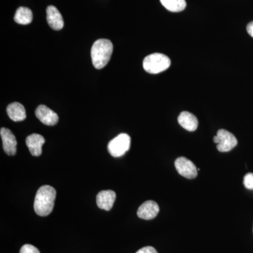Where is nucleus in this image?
I'll list each match as a JSON object with an SVG mask.
<instances>
[{
    "label": "nucleus",
    "mask_w": 253,
    "mask_h": 253,
    "mask_svg": "<svg viewBox=\"0 0 253 253\" xmlns=\"http://www.w3.org/2000/svg\"><path fill=\"white\" fill-rule=\"evenodd\" d=\"M130 144V136L126 133H123L110 141L108 144V150L113 157L119 158L129 151Z\"/></svg>",
    "instance_id": "20e7f679"
},
{
    "label": "nucleus",
    "mask_w": 253,
    "mask_h": 253,
    "mask_svg": "<svg viewBox=\"0 0 253 253\" xmlns=\"http://www.w3.org/2000/svg\"><path fill=\"white\" fill-rule=\"evenodd\" d=\"M113 46L109 40L99 39L92 45L91 57L93 66L96 69H101L109 63L112 55Z\"/></svg>",
    "instance_id": "f03ea898"
},
{
    "label": "nucleus",
    "mask_w": 253,
    "mask_h": 253,
    "mask_svg": "<svg viewBox=\"0 0 253 253\" xmlns=\"http://www.w3.org/2000/svg\"><path fill=\"white\" fill-rule=\"evenodd\" d=\"M171 61L166 55L161 53L148 55L143 61V67L147 73L158 74L169 68Z\"/></svg>",
    "instance_id": "7ed1b4c3"
},
{
    "label": "nucleus",
    "mask_w": 253,
    "mask_h": 253,
    "mask_svg": "<svg viewBox=\"0 0 253 253\" xmlns=\"http://www.w3.org/2000/svg\"><path fill=\"white\" fill-rule=\"evenodd\" d=\"M177 121L179 124L187 131L196 130L199 126V121L197 118L192 113L187 111L181 112L177 118Z\"/></svg>",
    "instance_id": "ddd939ff"
},
{
    "label": "nucleus",
    "mask_w": 253,
    "mask_h": 253,
    "mask_svg": "<svg viewBox=\"0 0 253 253\" xmlns=\"http://www.w3.org/2000/svg\"><path fill=\"white\" fill-rule=\"evenodd\" d=\"M20 253H41L39 250L31 244H26L20 250Z\"/></svg>",
    "instance_id": "a211bd4d"
},
{
    "label": "nucleus",
    "mask_w": 253,
    "mask_h": 253,
    "mask_svg": "<svg viewBox=\"0 0 253 253\" xmlns=\"http://www.w3.org/2000/svg\"><path fill=\"white\" fill-rule=\"evenodd\" d=\"M213 141L217 144V149L219 152H229L238 144L236 136L224 129L217 131V135L213 137Z\"/></svg>",
    "instance_id": "39448f33"
},
{
    "label": "nucleus",
    "mask_w": 253,
    "mask_h": 253,
    "mask_svg": "<svg viewBox=\"0 0 253 253\" xmlns=\"http://www.w3.org/2000/svg\"><path fill=\"white\" fill-rule=\"evenodd\" d=\"M14 21L18 24H30L33 21V12L28 8L21 6L16 10L14 16Z\"/></svg>",
    "instance_id": "2eb2a0df"
},
{
    "label": "nucleus",
    "mask_w": 253,
    "mask_h": 253,
    "mask_svg": "<svg viewBox=\"0 0 253 253\" xmlns=\"http://www.w3.org/2000/svg\"><path fill=\"white\" fill-rule=\"evenodd\" d=\"M136 253H158L157 251L151 246H146L142 248Z\"/></svg>",
    "instance_id": "6ab92c4d"
},
{
    "label": "nucleus",
    "mask_w": 253,
    "mask_h": 253,
    "mask_svg": "<svg viewBox=\"0 0 253 253\" xmlns=\"http://www.w3.org/2000/svg\"><path fill=\"white\" fill-rule=\"evenodd\" d=\"M160 208L157 203L154 201H147L138 208L137 216L141 219L150 220L158 215Z\"/></svg>",
    "instance_id": "1a4fd4ad"
},
{
    "label": "nucleus",
    "mask_w": 253,
    "mask_h": 253,
    "mask_svg": "<svg viewBox=\"0 0 253 253\" xmlns=\"http://www.w3.org/2000/svg\"><path fill=\"white\" fill-rule=\"evenodd\" d=\"M246 29H247L248 33H249L250 36L253 38V21H252V22L249 23V24H248Z\"/></svg>",
    "instance_id": "aec40b11"
},
{
    "label": "nucleus",
    "mask_w": 253,
    "mask_h": 253,
    "mask_svg": "<svg viewBox=\"0 0 253 253\" xmlns=\"http://www.w3.org/2000/svg\"><path fill=\"white\" fill-rule=\"evenodd\" d=\"M244 184L247 189L253 190V174L248 173L244 177Z\"/></svg>",
    "instance_id": "f3484780"
},
{
    "label": "nucleus",
    "mask_w": 253,
    "mask_h": 253,
    "mask_svg": "<svg viewBox=\"0 0 253 253\" xmlns=\"http://www.w3.org/2000/svg\"><path fill=\"white\" fill-rule=\"evenodd\" d=\"M44 142H45L44 138L41 134H31L26 139V144L27 145L30 152L32 156H36V157L41 156L42 153V147Z\"/></svg>",
    "instance_id": "f8f14e48"
},
{
    "label": "nucleus",
    "mask_w": 253,
    "mask_h": 253,
    "mask_svg": "<svg viewBox=\"0 0 253 253\" xmlns=\"http://www.w3.org/2000/svg\"><path fill=\"white\" fill-rule=\"evenodd\" d=\"M116 199V194L112 190L100 191L96 196L98 207L104 211H111Z\"/></svg>",
    "instance_id": "9d476101"
},
{
    "label": "nucleus",
    "mask_w": 253,
    "mask_h": 253,
    "mask_svg": "<svg viewBox=\"0 0 253 253\" xmlns=\"http://www.w3.org/2000/svg\"></svg>",
    "instance_id": "412c9836"
},
{
    "label": "nucleus",
    "mask_w": 253,
    "mask_h": 253,
    "mask_svg": "<svg viewBox=\"0 0 253 253\" xmlns=\"http://www.w3.org/2000/svg\"><path fill=\"white\" fill-rule=\"evenodd\" d=\"M56 191L49 185L42 186L37 191L34 201L35 212L38 215L45 217L52 212Z\"/></svg>",
    "instance_id": "f257e3e1"
},
{
    "label": "nucleus",
    "mask_w": 253,
    "mask_h": 253,
    "mask_svg": "<svg viewBox=\"0 0 253 253\" xmlns=\"http://www.w3.org/2000/svg\"><path fill=\"white\" fill-rule=\"evenodd\" d=\"M174 166L178 173L187 179H194L197 176L198 169L196 166L185 157L176 158Z\"/></svg>",
    "instance_id": "423d86ee"
},
{
    "label": "nucleus",
    "mask_w": 253,
    "mask_h": 253,
    "mask_svg": "<svg viewBox=\"0 0 253 253\" xmlns=\"http://www.w3.org/2000/svg\"><path fill=\"white\" fill-rule=\"evenodd\" d=\"M0 135L2 139L3 149L8 156H14L16 153L17 141L14 134L7 128L2 127L0 129Z\"/></svg>",
    "instance_id": "6e6552de"
},
{
    "label": "nucleus",
    "mask_w": 253,
    "mask_h": 253,
    "mask_svg": "<svg viewBox=\"0 0 253 253\" xmlns=\"http://www.w3.org/2000/svg\"><path fill=\"white\" fill-rule=\"evenodd\" d=\"M10 119L14 122H21L26 118V110L22 104L18 102L10 104L6 109Z\"/></svg>",
    "instance_id": "4468645a"
},
{
    "label": "nucleus",
    "mask_w": 253,
    "mask_h": 253,
    "mask_svg": "<svg viewBox=\"0 0 253 253\" xmlns=\"http://www.w3.org/2000/svg\"><path fill=\"white\" fill-rule=\"evenodd\" d=\"M163 6L172 12H180L185 9L186 2L185 0H160Z\"/></svg>",
    "instance_id": "dca6fc26"
},
{
    "label": "nucleus",
    "mask_w": 253,
    "mask_h": 253,
    "mask_svg": "<svg viewBox=\"0 0 253 253\" xmlns=\"http://www.w3.org/2000/svg\"><path fill=\"white\" fill-rule=\"evenodd\" d=\"M36 117L46 126H53L59 122V116L44 105H40L36 111Z\"/></svg>",
    "instance_id": "0eeeda50"
},
{
    "label": "nucleus",
    "mask_w": 253,
    "mask_h": 253,
    "mask_svg": "<svg viewBox=\"0 0 253 253\" xmlns=\"http://www.w3.org/2000/svg\"><path fill=\"white\" fill-rule=\"evenodd\" d=\"M46 20L50 27L54 31H60L64 26L61 13L54 6H49L46 9Z\"/></svg>",
    "instance_id": "9b49d317"
}]
</instances>
